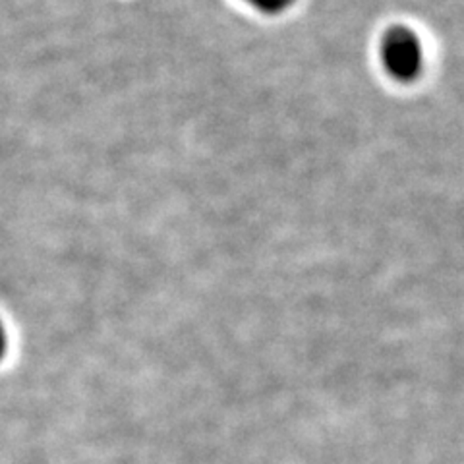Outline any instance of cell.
<instances>
[{
    "mask_svg": "<svg viewBox=\"0 0 464 464\" xmlns=\"http://www.w3.org/2000/svg\"><path fill=\"white\" fill-rule=\"evenodd\" d=\"M382 64L397 82H412L424 68V45L414 29L406 25L389 27L380 43Z\"/></svg>",
    "mask_w": 464,
    "mask_h": 464,
    "instance_id": "cell-1",
    "label": "cell"
},
{
    "mask_svg": "<svg viewBox=\"0 0 464 464\" xmlns=\"http://www.w3.org/2000/svg\"><path fill=\"white\" fill-rule=\"evenodd\" d=\"M246 3L257 12L266 14V16H279V14L293 6L296 0H246Z\"/></svg>",
    "mask_w": 464,
    "mask_h": 464,
    "instance_id": "cell-2",
    "label": "cell"
},
{
    "mask_svg": "<svg viewBox=\"0 0 464 464\" xmlns=\"http://www.w3.org/2000/svg\"><path fill=\"white\" fill-rule=\"evenodd\" d=\"M5 351H6V333H5L3 324H0V358H3Z\"/></svg>",
    "mask_w": 464,
    "mask_h": 464,
    "instance_id": "cell-3",
    "label": "cell"
}]
</instances>
